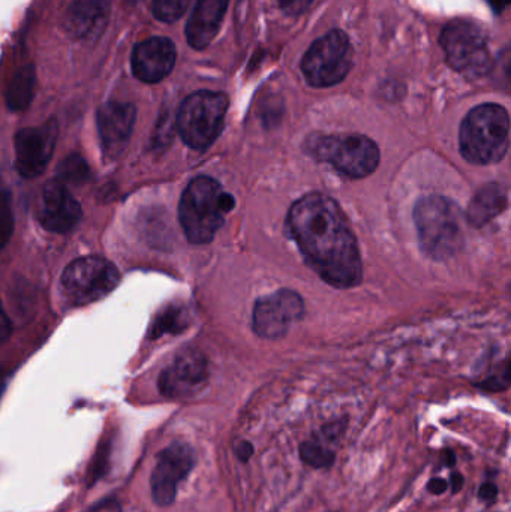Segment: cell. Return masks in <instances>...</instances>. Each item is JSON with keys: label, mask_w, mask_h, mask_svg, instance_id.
<instances>
[{"label": "cell", "mask_w": 511, "mask_h": 512, "mask_svg": "<svg viewBox=\"0 0 511 512\" xmlns=\"http://www.w3.org/2000/svg\"><path fill=\"white\" fill-rule=\"evenodd\" d=\"M293 239L321 279L347 289L362 282V258L338 204L323 194L300 198L288 215Z\"/></svg>", "instance_id": "6da1fadb"}, {"label": "cell", "mask_w": 511, "mask_h": 512, "mask_svg": "<svg viewBox=\"0 0 511 512\" xmlns=\"http://www.w3.org/2000/svg\"><path fill=\"white\" fill-rule=\"evenodd\" d=\"M234 204V198L225 194L212 177L200 176L192 180L179 206L180 224L189 242L194 245L212 242Z\"/></svg>", "instance_id": "7a4b0ae2"}, {"label": "cell", "mask_w": 511, "mask_h": 512, "mask_svg": "<svg viewBox=\"0 0 511 512\" xmlns=\"http://www.w3.org/2000/svg\"><path fill=\"white\" fill-rule=\"evenodd\" d=\"M510 119L506 108L485 104L474 108L461 126V153L476 165L497 164L509 149Z\"/></svg>", "instance_id": "3957f363"}, {"label": "cell", "mask_w": 511, "mask_h": 512, "mask_svg": "<svg viewBox=\"0 0 511 512\" xmlns=\"http://www.w3.org/2000/svg\"><path fill=\"white\" fill-rule=\"evenodd\" d=\"M414 221L420 245L431 258H449L461 249L464 243L462 215L447 198L432 195L420 200L414 210Z\"/></svg>", "instance_id": "277c9868"}, {"label": "cell", "mask_w": 511, "mask_h": 512, "mask_svg": "<svg viewBox=\"0 0 511 512\" xmlns=\"http://www.w3.org/2000/svg\"><path fill=\"white\" fill-rule=\"evenodd\" d=\"M308 152L351 179L369 176L380 164V149L363 135H321L309 140Z\"/></svg>", "instance_id": "5b68a950"}, {"label": "cell", "mask_w": 511, "mask_h": 512, "mask_svg": "<svg viewBox=\"0 0 511 512\" xmlns=\"http://www.w3.org/2000/svg\"><path fill=\"white\" fill-rule=\"evenodd\" d=\"M228 98L224 93H192L183 101L177 116V128L186 146L194 150H206L215 143L224 129Z\"/></svg>", "instance_id": "8992f818"}, {"label": "cell", "mask_w": 511, "mask_h": 512, "mask_svg": "<svg viewBox=\"0 0 511 512\" xmlns=\"http://www.w3.org/2000/svg\"><path fill=\"white\" fill-rule=\"evenodd\" d=\"M440 44L449 65L465 77H483L494 66L488 33L474 21H450L441 33Z\"/></svg>", "instance_id": "52a82bcc"}, {"label": "cell", "mask_w": 511, "mask_h": 512, "mask_svg": "<svg viewBox=\"0 0 511 512\" xmlns=\"http://www.w3.org/2000/svg\"><path fill=\"white\" fill-rule=\"evenodd\" d=\"M353 59V45L347 33L332 30L311 45L303 57L302 71L311 86H336L351 71Z\"/></svg>", "instance_id": "ba28073f"}, {"label": "cell", "mask_w": 511, "mask_h": 512, "mask_svg": "<svg viewBox=\"0 0 511 512\" xmlns=\"http://www.w3.org/2000/svg\"><path fill=\"white\" fill-rule=\"evenodd\" d=\"M119 282V270L110 261L99 256H87L65 268L60 288L69 303L81 306L107 297Z\"/></svg>", "instance_id": "9c48e42d"}, {"label": "cell", "mask_w": 511, "mask_h": 512, "mask_svg": "<svg viewBox=\"0 0 511 512\" xmlns=\"http://www.w3.org/2000/svg\"><path fill=\"white\" fill-rule=\"evenodd\" d=\"M197 465V454L186 442H173L158 454L150 475V495L158 507L167 508L176 502L180 484Z\"/></svg>", "instance_id": "30bf717a"}, {"label": "cell", "mask_w": 511, "mask_h": 512, "mask_svg": "<svg viewBox=\"0 0 511 512\" xmlns=\"http://www.w3.org/2000/svg\"><path fill=\"white\" fill-rule=\"evenodd\" d=\"M59 126L54 119L39 128L21 129L15 137V168L24 179L41 176L53 158Z\"/></svg>", "instance_id": "8fae6325"}, {"label": "cell", "mask_w": 511, "mask_h": 512, "mask_svg": "<svg viewBox=\"0 0 511 512\" xmlns=\"http://www.w3.org/2000/svg\"><path fill=\"white\" fill-rule=\"evenodd\" d=\"M305 312L302 298L297 292L279 291L261 298L254 309V330L264 339H279L288 328L299 321Z\"/></svg>", "instance_id": "7c38bea8"}, {"label": "cell", "mask_w": 511, "mask_h": 512, "mask_svg": "<svg viewBox=\"0 0 511 512\" xmlns=\"http://www.w3.org/2000/svg\"><path fill=\"white\" fill-rule=\"evenodd\" d=\"M209 379L207 361L200 352H182L159 378V391L168 399H188L203 390Z\"/></svg>", "instance_id": "4fadbf2b"}, {"label": "cell", "mask_w": 511, "mask_h": 512, "mask_svg": "<svg viewBox=\"0 0 511 512\" xmlns=\"http://www.w3.org/2000/svg\"><path fill=\"white\" fill-rule=\"evenodd\" d=\"M135 117L137 110L129 102L111 101L99 108L96 122L105 158H119L125 150L134 131Z\"/></svg>", "instance_id": "5bb4252c"}, {"label": "cell", "mask_w": 511, "mask_h": 512, "mask_svg": "<svg viewBox=\"0 0 511 512\" xmlns=\"http://www.w3.org/2000/svg\"><path fill=\"white\" fill-rule=\"evenodd\" d=\"M38 219L39 224L50 233L65 234L77 227L81 219V207L65 183L56 179L45 185Z\"/></svg>", "instance_id": "9a60e30c"}, {"label": "cell", "mask_w": 511, "mask_h": 512, "mask_svg": "<svg viewBox=\"0 0 511 512\" xmlns=\"http://www.w3.org/2000/svg\"><path fill=\"white\" fill-rule=\"evenodd\" d=\"M176 56V47L170 39H146L132 53V72L144 83H159L173 71Z\"/></svg>", "instance_id": "2e32d148"}, {"label": "cell", "mask_w": 511, "mask_h": 512, "mask_svg": "<svg viewBox=\"0 0 511 512\" xmlns=\"http://www.w3.org/2000/svg\"><path fill=\"white\" fill-rule=\"evenodd\" d=\"M108 20V0H75L66 12L65 29L77 41L93 42L107 29Z\"/></svg>", "instance_id": "e0dca14e"}, {"label": "cell", "mask_w": 511, "mask_h": 512, "mask_svg": "<svg viewBox=\"0 0 511 512\" xmlns=\"http://www.w3.org/2000/svg\"><path fill=\"white\" fill-rule=\"evenodd\" d=\"M230 0H197L186 24V39L195 50L212 44L221 29Z\"/></svg>", "instance_id": "ac0fdd59"}, {"label": "cell", "mask_w": 511, "mask_h": 512, "mask_svg": "<svg viewBox=\"0 0 511 512\" xmlns=\"http://www.w3.org/2000/svg\"><path fill=\"white\" fill-rule=\"evenodd\" d=\"M506 204V189L497 185V183H492L476 195L473 203H471L470 210H468V219H470L471 224L480 227V225L491 221L498 213L503 212Z\"/></svg>", "instance_id": "d6986e66"}, {"label": "cell", "mask_w": 511, "mask_h": 512, "mask_svg": "<svg viewBox=\"0 0 511 512\" xmlns=\"http://www.w3.org/2000/svg\"><path fill=\"white\" fill-rule=\"evenodd\" d=\"M36 71L35 66L26 65L18 69L12 78L6 92V104L11 111H23L29 107L35 95Z\"/></svg>", "instance_id": "ffe728a7"}, {"label": "cell", "mask_w": 511, "mask_h": 512, "mask_svg": "<svg viewBox=\"0 0 511 512\" xmlns=\"http://www.w3.org/2000/svg\"><path fill=\"white\" fill-rule=\"evenodd\" d=\"M300 460L315 471H327L336 463V451L324 442L305 441L299 447Z\"/></svg>", "instance_id": "44dd1931"}, {"label": "cell", "mask_w": 511, "mask_h": 512, "mask_svg": "<svg viewBox=\"0 0 511 512\" xmlns=\"http://www.w3.org/2000/svg\"><path fill=\"white\" fill-rule=\"evenodd\" d=\"M186 315L180 307H168L156 316L155 324L150 330V337L156 339L165 333H179L185 327Z\"/></svg>", "instance_id": "7402d4cb"}, {"label": "cell", "mask_w": 511, "mask_h": 512, "mask_svg": "<svg viewBox=\"0 0 511 512\" xmlns=\"http://www.w3.org/2000/svg\"><path fill=\"white\" fill-rule=\"evenodd\" d=\"M59 177L62 183H72V185H81L86 182L89 177V167H87L86 161L81 156L72 155L66 158L62 164L59 165Z\"/></svg>", "instance_id": "603a6c76"}, {"label": "cell", "mask_w": 511, "mask_h": 512, "mask_svg": "<svg viewBox=\"0 0 511 512\" xmlns=\"http://www.w3.org/2000/svg\"><path fill=\"white\" fill-rule=\"evenodd\" d=\"M188 5L189 0H153V15L164 23H174L185 14Z\"/></svg>", "instance_id": "cb8c5ba5"}, {"label": "cell", "mask_w": 511, "mask_h": 512, "mask_svg": "<svg viewBox=\"0 0 511 512\" xmlns=\"http://www.w3.org/2000/svg\"><path fill=\"white\" fill-rule=\"evenodd\" d=\"M14 231V215H12L11 197L8 192L0 189V252L8 245Z\"/></svg>", "instance_id": "d4e9b609"}, {"label": "cell", "mask_w": 511, "mask_h": 512, "mask_svg": "<svg viewBox=\"0 0 511 512\" xmlns=\"http://www.w3.org/2000/svg\"><path fill=\"white\" fill-rule=\"evenodd\" d=\"M111 454V441H104L101 445H99L98 451H96L95 459L90 463L89 474H87V480L90 481V486L99 478L104 475V472L107 471L108 466V457Z\"/></svg>", "instance_id": "484cf974"}, {"label": "cell", "mask_w": 511, "mask_h": 512, "mask_svg": "<svg viewBox=\"0 0 511 512\" xmlns=\"http://www.w3.org/2000/svg\"><path fill=\"white\" fill-rule=\"evenodd\" d=\"M347 420L332 421V423L324 424L320 432L317 433L318 441L324 442L326 445L338 444L342 436L345 435L347 430Z\"/></svg>", "instance_id": "4316f807"}, {"label": "cell", "mask_w": 511, "mask_h": 512, "mask_svg": "<svg viewBox=\"0 0 511 512\" xmlns=\"http://www.w3.org/2000/svg\"><path fill=\"white\" fill-rule=\"evenodd\" d=\"M498 496H500V487L492 480H486L485 483L479 487V492H477V498H479L483 504L488 505V507H491V505H494L495 502L498 501Z\"/></svg>", "instance_id": "83f0119b"}, {"label": "cell", "mask_w": 511, "mask_h": 512, "mask_svg": "<svg viewBox=\"0 0 511 512\" xmlns=\"http://www.w3.org/2000/svg\"><path fill=\"white\" fill-rule=\"evenodd\" d=\"M255 454V447L251 441H246V439H242V441L236 442L234 444V456L239 460L240 463L246 465V463L251 462L252 457Z\"/></svg>", "instance_id": "f1b7e54d"}, {"label": "cell", "mask_w": 511, "mask_h": 512, "mask_svg": "<svg viewBox=\"0 0 511 512\" xmlns=\"http://www.w3.org/2000/svg\"><path fill=\"white\" fill-rule=\"evenodd\" d=\"M314 3V0H279V5L287 14L300 15Z\"/></svg>", "instance_id": "f546056e"}, {"label": "cell", "mask_w": 511, "mask_h": 512, "mask_svg": "<svg viewBox=\"0 0 511 512\" xmlns=\"http://www.w3.org/2000/svg\"><path fill=\"white\" fill-rule=\"evenodd\" d=\"M89 512H122V507L116 498H107L95 505Z\"/></svg>", "instance_id": "4dcf8cb0"}, {"label": "cell", "mask_w": 511, "mask_h": 512, "mask_svg": "<svg viewBox=\"0 0 511 512\" xmlns=\"http://www.w3.org/2000/svg\"><path fill=\"white\" fill-rule=\"evenodd\" d=\"M426 489H428V492L431 493V495L440 496L444 495V493L449 490V484H447V481L444 480V478L435 477L429 481Z\"/></svg>", "instance_id": "1f68e13d"}, {"label": "cell", "mask_w": 511, "mask_h": 512, "mask_svg": "<svg viewBox=\"0 0 511 512\" xmlns=\"http://www.w3.org/2000/svg\"><path fill=\"white\" fill-rule=\"evenodd\" d=\"M9 334H11V322H9L2 303H0V346L8 340Z\"/></svg>", "instance_id": "d6a6232c"}, {"label": "cell", "mask_w": 511, "mask_h": 512, "mask_svg": "<svg viewBox=\"0 0 511 512\" xmlns=\"http://www.w3.org/2000/svg\"><path fill=\"white\" fill-rule=\"evenodd\" d=\"M447 484H449V489L452 490L453 495H458V493H461V490L464 489V475L459 471H452V474H450V480L447 481Z\"/></svg>", "instance_id": "836d02e7"}, {"label": "cell", "mask_w": 511, "mask_h": 512, "mask_svg": "<svg viewBox=\"0 0 511 512\" xmlns=\"http://www.w3.org/2000/svg\"><path fill=\"white\" fill-rule=\"evenodd\" d=\"M456 463H458V457H456V453L452 448H446V450L441 451V466L443 468L453 469Z\"/></svg>", "instance_id": "e575fe53"}, {"label": "cell", "mask_w": 511, "mask_h": 512, "mask_svg": "<svg viewBox=\"0 0 511 512\" xmlns=\"http://www.w3.org/2000/svg\"><path fill=\"white\" fill-rule=\"evenodd\" d=\"M497 12H503L509 6L510 0H488Z\"/></svg>", "instance_id": "d590c367"}, {"label": "cell", "mask_w": 511, "mask_h": 512, "mask_svg": "<svg viewBox=\"0 0 511 512\" xmlns=\"http://www.w3.org/2000/svg\"><path fill=\"white\" fill-rule=\"evenodd\" d=\"M6 382H8V372L0 366V397H2L3 391H5Z\"/></svg>", "instance_id": "8d00e7d4"}]
</instances>
